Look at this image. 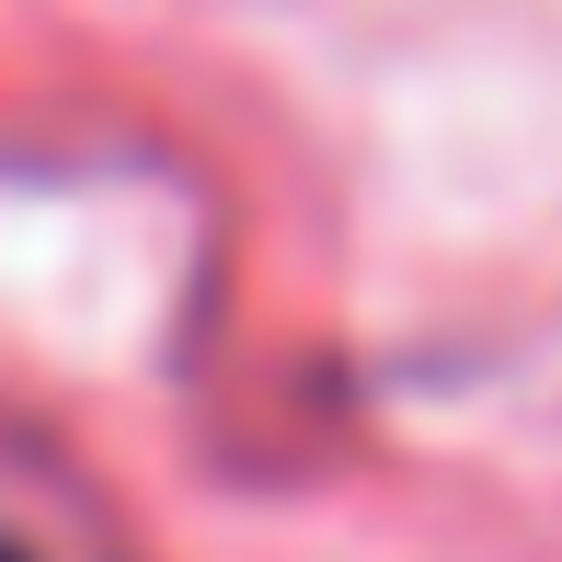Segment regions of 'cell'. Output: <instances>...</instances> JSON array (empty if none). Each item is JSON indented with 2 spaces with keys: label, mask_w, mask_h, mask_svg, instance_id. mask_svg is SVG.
<instances>
[{
  "label": "cell",
  "mask_w": 562,
  "mask_h": 562,
  "mask_svg": "<svg viewBox=\"0 0 562 562\" xmlns=\"http://www.w3.org/2000/svg\"><path fill=\"white\" fill-rule=\"evenodd\" d=\"M0 562H12V551H0Z\"/></svg>",
  "instance_id": "1"
}]
</instances>
